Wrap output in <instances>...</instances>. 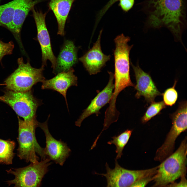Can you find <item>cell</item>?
I'll list each match as a JSON object with an SVG mask.
<instances>
[{
	"instance_id": "1",
	"label": "cell",
	"mask_w": 187,
	"mask_h": 187,
	"mask_svg": "<svg viewBox=\"0 0 187 187\" xmlns=\"http://www.w3.org/2000/svg\"><path fill=\"white\" fill-rule=\"evenodd\" d=\"M146 4L152 26H166L180 38L185 17V0H148Z\"/></svg>"
},
{
	"instance_id": "2",
	"label": "cell",
	"mask_w": 187,
	"mask_h": 187,
	"mask_svg": "<svg viewBox=\"0 0 187 187\" xmlns=\"http://www.w3.org/2000/svg\"><path fill=\"white\" fill-rule=\"evenodd\" d=\"M187 138L182 142L177 150L159 166L153 177L154 184L150 187H164L186 172Z\"/></svg>"
},
{
	"instance_id": "3",
	"label": "cell",
	"mask_w": 187,
	"mask_h": 187,
	"mask_svg": "<svg viewBox=\"0 0 187 187\" xmlns=\"http://www.w3.org/2000/svg\"><path fill=\"white\" fill-rule=\"evenodd\" d=\"M18 146L17 155L21 159L32 163L38 162L39 155L42 160L46 159L44 148L38 143L36 137L35 130L38 127L39 122L36 118L30 121L22 120L18 116Z\"/></svg>"
},
{
	"instance_id": "4",
	"label": "cell",
	"mask_w": 187,
	"mask_h": 187,
	"mask_svg": "<svg viewBox=\"0 0 187 187\" xmlns=\"http://www.w3.org/2000/svg\"><path fill=\"white\" fill-rule=\"evenodd\" d=\"M18 68L5 81L6 88L15 91L24 92L31 90L33 86L45 79L43 74L44 66L39 68L32 67L29 60L24 63L22 57L17 60Z\"/></svg>"
},
{
	"instance_id": "5",
	"label": "cell",
	"mask_w": 187,
	"mask_h": 187,
	"mask_svg": "<svg viewBox=\"0 0 187 187\" xmlns=\"http://www.w3.org/2000/svg\"><path fill=\"white\" fill-rule=\"evenodd\" d=\"M50 161L46 158L24 167L6 170L7 173L13 175L15 178L6 182L9 186L14 184V187H40L42 178L51 164Z\"/></svg>"
},
{
	"instance_id": "6",
	"label": "cell",
	"mask_w": 187,
	"mask_h": 187,
	"mask_svg": "<svg viewBox=\"0 0 187 187\" xmlns=\"http://www.w3.org/2000/svg\"><path fill=\"white\" fill-rule=\"evenodd\" d=\"M172 126L164 142L156 151L154 160L162 162L171 154L178 136L187 129V102L179 103L177 110L170 115Z\"/></svg>"
},
{
	"instance_id": "7",
	"label": "cell",
	"mask_w": 187,
	"mask_h": 187,
	"mask_svg": "<svg viewBox=\"0 0 187 187\" xmlns=\"http://www.w3.org/2000/svg\"><path fill=\"white\" fill-rule=\"evenodd\" d=\"M3 97V102L10 106L18 116L24 120L30 121L36 118L37 109L42 102L34 96L31 90L20 92L8 90Z\"/></svg>"
},
{
	"instance_id": "8",
	"label": "cell",
	"mask_w": 187,
	"mask_h": 187,
	"mask_svg": "<svg viewBox=\"0 0 187 187\" xmlns=\"http://www.w3.org/2000/svg\"><path fill=\"white\" fill-rule=\"evenodd\" d=\"M114 168H110L107 163L105 164L106 173L97 174L105 177L106 179V187H129L138 180L146 176L154 175L158 166L150 169L132 170L125 169L120 166L115 159Z\"/></svg>"
},
{
	"instance_id": "9",
	"label": "cell",
	"mask_w": 187,
	"mask_h": 187,
	"mask_svg": "<svg viewBox=\"0 0 187 187\" xmlns=\"http://www.w3.org/2000/svg\"><path fill=\"white\" fill-rule=\"evenodd\" d=\"M36 24L37 31V39L41 46L42 54V66L46 65L47 60L51 63V67L54 74L57 65V59L53 53L49 33L46 23L47 12L43 13L34 8L31 10Z\"/></svg>"
},
{
	"instance_id": "10",
	"label": "cell",
	"mask_w": 187,
	"mask_h": 187,
	"mask_svg": "<svg viewBox=\"0 0 187 187\" xmlns=\"http://www.w3.org/2000/svg\"><path fill=\"white\" fill-rule=\"evenodd\" d=\"M49 117L50 115L45 122L38 123V127L43 130L45 136L46 145L44 148L45 155L46 158L63 165L69 157L71 150L66 143L61 140H57L51 134L48 126Z\"/></svg>"
},
{
	"instance_id": "11",
	"label": "cell",
	"mask_w": 187,
	"mask_h": 187,
	"mask_svg": "<svg viewBox=\"0 0 187 187\" xmlns=\"http://www.w3.org/2000/svg\"><path fill=\"white\" fill-rule=\"evenodd\" d=\"M46 0H17L11 22L7 27L14 36L21 51L24 49L21 33L23 23L30 10L37 4Z\"/></svg>"
},
{
	"instance_id": "12",
	"label": "cell",
	"mask_w": 187,
	"mask_h": 187,
	"mask_svg": "<svg viewBox=\"0 0 187 187\" xmlns=\"http://www.w3.org/2000/svg\"><path fill=\"white\" fill-rule=\"evenodd\" d=\"M131 65L136 81L134 86L136 90L135 97L138 98L143 96L148 103L154 102L156 97L162 94L158 90L151 76L144 71L138 64L135 66L131 63Z\"/></svg>"
},
{
	"instance_id": "13",
	"label": "cell",
	"mask_w": 187,
	"mask_h": 187,
	"mask_svg": "<svg viewBox=\"0 0 187 187\" xmlns=\"http://www.w3.org/2000/svg\"><path fill=\"white\" fill-rule=\"evenodd\" d=\"M102 30L99 32L98 38L92 47L79 59L90 75L97 74L111 58L110 55L103 53L101 49V40Z\"/></svg>"
},
{
	"instance_id": "14",
	"label": "cell",
	"mask_w": 187,
	"mask_h": 187,
	"mask_svg": "<svg viewBox=\"0 0 187 187\" xmlns=\"http://www.w3.org/2000/svg\"><path fill=\"white\" fill-rule=\"evenodd\" d=\"M109 79L108 83L104 88L99 92L92 100L88 107L83 112L77 121L75 125L80 127L82 121L90 115L96 114L98 116L99 110L104 105L109 103L112 96L114 89V74L108 72Z\"/></svg>"
},
{
	"instance_id": "15",
	"label": "cell",
	"mask_w": 187,
	"mask_h": 187,
	"mask_svg": "<svg viewBox=\"0 0 187 187\" xmlns=\"http://www.w3.org/2000/svg\"><path fill=\"white\" fill-rule=\"evenodd\" d=\"M74 69L72 68L67 71L59 72L52 78L45 79L42 82V89L56 91L64 97L68 109L66 98L67 90L72 86L77 85V78L74 74Z\"/></svg>"
},
{
	"instance_id": "16",
	"label": "cell",
	"mask_w": 187,
	"mask_h": 187,
	"mask_svg": "<svg viewBox=\"0 0 187 187\" xmlns=\"http://www.w3.org/2000/svg\"><path fill=\"white\" fill-rule=\"evenodd\" d=\"M78 61L77 49L73 42L65 41L57 59L55 74L68 71Z\"/></svg>"
},
{
	"instance_id": "17",
	"label": "cell",
	"mask_w": 187,
	"mask_h": 187,
	"mask_svg": "<svg viewBox=\"0 0 187 187\" xmlns=\"http://www.w3.org/2000/svg\"><path fill=\"white\" fill-rule=\"evenodd\" d=\"M75 0H50L49 8L53 12L58 25L57 34L64 36L65 24L72 5Z\"/></svg>"
},
{
	"instance_id": "18",
	"label": "cell",
	"mask_w": 187,
	"mask_h": 187,
	"mask_svg": "<svg viewBox=\"0 0 187 187\" xmlns=\"http://www.w3.org/2000/svg\"><path fill=\"white\" fill-rule=\"evenodd\" d=\"M15 146V142L14 141L0 138V163L6 165L12 164Z\"/></svg>"
},
{
	"instance_id": "19",
	"label": "cell",
	"mask_w": 187,
	"mask_h": 187,
	"mask_svg": "<svg viewBox=\"0 0 187 187\" xmlns=\"http://www.w3.org/2000/svg\"><path fill=\"white\" fill-rule=\"evenodd\" d=\"M17 0L0 5V26L6 28L12 21Z\"/></svg>"
},
{
	"instance_id": "20",
	"label": "cell",
	"mask_w": 187,
	"mask_h": 187,
	"mask_svg": "<svg viewBox=\"0 0 187 187\" xmlns=\"http://www.w3.org/2000/svg\"><path fill=\"white\" fill-rule=\"evenodd\" d=\"M132 131V130L127 129L118 135L112 137L113 140L108 142V144H113L116 146L115 152L117 155L116 159L120 158L123 155V149L128 142Z\"/></svg>"
},
{
	"instance_id": "21",
	"label": "cell",
	"mask_w": 187,
	"mask_h": 187,
	"mask_svg": "<svg viewBox=\"0 0 187 187\" xmlns=\"http://www.w3.org/2000/svg\"><path fill=\"white\" fill-rule=\"evenodd\" d=\"M166 105L163 101L151 103L141 118V122L145 123L160 113L162 110L165 108Z\"/></svg>"
},
{
	"instance_id": "22",
	"label": "cell",
	"mask_w": 187,
	"mask_h": 187,
	"mask_svg": "<svg viewBox=\"0 0 187 187\" xmlns=\"http://www.w3.org/2000/svg\"><path fill=\"white\" fill-rule=\"evenodd\" d=\"M177 83L175 81L173 86L166 89L162 94L163 102L166 105L172 106L176 103L178 97V93L175 89Z\"/></svg>"
},
{
	"instance_id": "23",
	"label": "cell",
	"mask_w": 187,
	"mask_h": 187,
	"mask_svg": "<svg viewBox=\"0 0 187 187\" xmlns=\"http://www.w3.org/2000/svg\"><path fill=\"white\" fill-rule=\"evenodd\" d=\"M14 47L13 42L10 41L8 43L0 40V62L5 55L11 54Z\"/></svg>"
},
{
	"instance_id": "24",
	"label": "cell",
	"mask_w": 187,
	"mask_h": 187,
	"mask_svg": "<svg viewBox=\"0 0 187 187\" xmlns=\"http://www.w3.org/2000/svg\"><path fill=\"white\" fill-rule=\"evenodd\" d=\"M154 175H150L143 178L136 182L129 187H145L149 182L152 181Z\"/></svg>"
},
{
	"instance_id": "25",
	"label": "cell",
	"mask_w": 187,
	"mask_h": 187,
	"mask_svg": "<svg viewBox=\"0 0 187 187\" xmlns=\"http://www.w3.org/2000/svg\"><path fill=\"white\" fill-rule=\"evenodd\" d=\"M119 4L122 10L127 11L132 7L134 3V0H119Z\"/></svg>"
},
{
	"instance_id": "26",
	"label": "cell",
	"mask_w": 187,
	"mask_h": 187,
	"mask_svg": "<svg viewBox=\"0 0 187 187\" xmlns=\"http://www.w3.org/2000/svg\"><path fill=\"white\" fill-rule=\"evenodd\" d=\"M180 182L178 183L175 182L170 183L164 187H187V181L185 176L181 177Z\"/></svg>"
},
{
	"instance_id": "27",
	"label": "cell",
	"mask_w": 187,
	"mask_h": 187,
	"mask_svg": "<svg viewBox=\"0 0 187 187\" xmlns=\"http://www.w3.org/2000/svg\"><path fill=\"white\" fill-rule=\"evenodd\" d=\"M6 85V84L5 83H3V84H0V85ZM0 100H1L2 101H3V97L2 96H0Z\"/></svg>"
}]
</instances>
